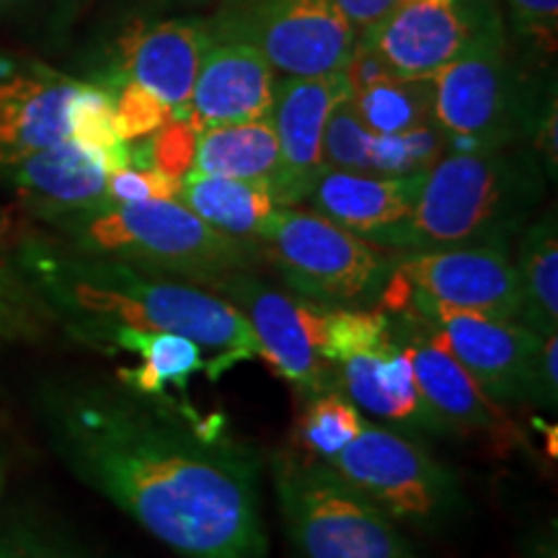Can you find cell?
Wrapping results in <instances>:
<instances>
[{
	"label": "cell",
	"mask_w": 558,
	"mask_h": 558,
	"mask_svg": "<svg viewBox=\"0 0 558 558\" xmlns=\"http://www.w3.org/2000/svg\"><path fill=\"white\" fill-rule=\"evenodd\" d=\"M409 308L497 407L530 403V383L543 337L520 320L456 308L416 288H411Z\"/></svg>",
	"instance_id": "8fae6325"
},
{
	"label": "cell",
	"mask_w": 558,
	"mask_h": 558,
	"mask_svg": "<svg viewBox=\"0 0 558 558\" xmlns=\"http://www.w3.org/2000/svg\"><path fill=\"white\" fill-rule=\"evenodd\" d=\"M209 45L213 34L205 19L179 13L137 21L117 41V75L153 90L173 117H184Z\"/></svg>",
	"instance_id": "5bb4252c"
},
{
	"label": "cell",
	"mask_w": 558,
	"mask_h": 558,
	"mask_svg": "<svg viewBox=\"0 0 558 558\" xmlns=\"http://www.w3.org/2000/svg\"><path fill=\"white\" fill-rule=\"evenodd\" d=\"M329 465L399 525L442 530L463 512L456 473L414 437L383 424L367 422Z\"/></svg>",
	"instance_id": "ba28073f"
},
{
	"label": "cell",
	"mask_w": 558,
	"mask_h": 558,
	"mask_svg": "<svg viewBox=\"0 0 558 558\" xmlns=\"http://www.w3.org/2000/svg\"><path fill=\"white\" fill-rule=\"evenodd\" d=\"M264 262L290 292L326 308H373L396 254L303 207H279L262 243Z\"/></svg>",
	"instance_id": "52a82bcc"
},
{
	"label": "cell",
	"mask_w": 558,
	"mask_h": 558,
	"mask_svg": "<svg viewBox=\"0 0 558 558\" xmlns=\"http://www.w3.org/2000/svg\"><path fill=\"white\" fill-rule=\"evenodd\" d=\"M277 70L254 47L213 39L194 81L186 120L197 130L264 120L275 99Z\"/></svg>",
	"instance_id": "d6986e66"
},
{
	"label": "cell",
	"mask_w": 558,
	"mask_h": 558,
	"mask_svg": "<svg viewBox=\"0 0 558 558\" xmlns=\"http://www.w3.org/2000/svg\"><path fill=\"white\" fill-rule=\"evenodd\" d=\"M107 88L111 90V99H114V122L124 143L153 135L173 117V111L140 83L120 81Z\"/></svg>",
	"instance_id": "d6a6232c"
},
{
	"label": "cell",
	"mask_w": 558,
	"mask_h": 558,
	"mask_svg": "<svg viewBox=\"0 0 558 558\" xmlns=\"http://www.w3.org/2000/svg\"><path fill=\"white\" fill-rule=\"evenodd\" d=\"M34 0H0V9H21V5H29Z\"/></svg>",
	"instance_id": "ab89813d"
},
{
	"label": "cell",
	"mask_w": 558,
	"mask_h": 558,
	"mask_svg": "<svg viewBox=\"0 0 558 558\" xmlns=\"http://www.w3.org/2000/svg\"><path fill=\"white\" fill-rule=\"evenodd\" d=\"M13 259L47 316L88 344L111 329L181 333L209 354V380L259 360V341L243 313L199 284L81 254L58 235H24Z\"/></svg>",
	"instance_id": "7a4b0ae2"
},
{
	"label": "cell",
	"mask_w": 558,
	"mask_h": 558,
	"mask_svg": "<svg viewBox=\"0 0 558 558\" xmlns=\"http://www.w3.org/2000/svg\"><path fill=\"white\" fill-rule=\"evenodd\" d=\"M68 140L94 153L107 171L124 169L132 163L130 143L120 137L114 122V99L101 83L81 81L68 109Z\"/></svg>",
	"instance_id": "83f0119b"
},
{
	"label": "cell",
	"mask_w": 558,
	"mask_h": 558,
	"mask_svg": "<svg viewBox=\"0 0 558 558\" xmlns=\"http://www.w3.org/2000/svg\"><path fill=\"white\" fill-rule=\"evenodd\" d=\"M365 424V414L339 390H320L303 401V411L292 429V445L298 452L329 463L360 435Z\"/></svg>",
	"instance_id": "4316f807"
},
{
	"label": "cell",
	"mask_w": 558,
	"mask_h": 558,
	"mask_svg": "<svg viewBox=\"0 0 558 558\" xmlns=\"http://www.w3.org/2000/svg\"><path fill=\"white\" fill-rule=\"evenodd\" d=\"M352 107L360 122L375 135H399L435 122V88L432 78H386L354 90Z\"/></svg>",
	"instance_id": "484cf974"
},
{
	"label": "cell",
	"mask_w": 558,
	"mask_h": 558,
	"mask_svg": "<svg viewBox=\"0 0 558 558\" xmlns=\"http://www.w3.org/2000/svg\"><path fill=\"white\" fill-rule=\"evenodd\" d=\"M54 456L181 558H269L262 452L194 407L120 380L54 383L39 396Z\"/></svg>",
	"instance_id": "6da1fadb"
},
{
	"label": "cell",
	"mask_w": 558,
	"mask_h": 558,
	"mask_svg": "<svg viewBox=\"0 0 558 558\" xmlns=\"http://www.w3.org/2000/svg\"><path fill=\"white\" fill-rule=\"evenodd\" d=\"M471 32L469 0H401L386 19L357 32L401 78H432Z\"/></svg>",
	"instance_id": "e0dca14e"
},
{
	"label": "cell",
	"mask_w": 558,
	"mask_h": 558,
	"mask_svg": "<svg viewBox=\"0 0 558 558\" xmlns=\"http://www.w3.org/2000/svg\"><path fill=\"white\" fill-rule=\"evenodd\" d=\"M393 337L390 316L380 308H329L326 313V357L331 365L373 352Z\"/></svg>",
	"instance_id": "f546056e"
},
{
	"label": "cell",
	"mask_w": 558,
	"mask_h": 558,
	"mask_svg": "<svg viewBox=\"0 0 558 558\" xmlns=\"http://www.w3.org/2000/svg\"><path fill=\"white\" fill-rule=\"evenodd\" d=\"M0 494H3V465H0Z\"/></svg>",
	"instance_id": "60d3db41"
},
{
	"label": "cell",
	"mask_w": 558,
	"mask_h": 558,
	"mask_svg": "<svg viewBox=\"0 0 558 558\" xmlns=\"http://www.w3.org/2000/svg\"><path fill=\"white\" fill-rule=\"evenodd\" d=\"M81 81L26 62L0 75V166L68 140V109Z\"/></svg>",
	"instance_id": "ffe728a7"
},
{
	"label": "cell",
	"mask_w": 558,
	"mask_h": 558,
	"mask_svg": "<svg viewBox=\"0 0 558 558\" xmlns=\"http://www.w3.org/2000/svg\"><path fill=\"white\" fill-rule=\"evenodd\" d=\"M150 9L156 11H177V13H186V11H197L205 9V5H215V0H145Z\"/></svg>",
	"instance_id": "74e56055"
},
{
	"label": "cell",
	"mask_w": 558,
	"mask_h": 558,
	"mask_svg": "<svg viewBox=\"0 0 558 558\" xmlns=\"http://www.w3.org/2000/svg\"><path fill=\"white\" fill-rule=\"evenodd\" d=\"M514 248L452 246L416 254H396L393 269L411 288L427 292L439 303L476 311L484 316L520 320L522 295Z\"/></svg>",
	"instance_id": "4fadbf2b"
},
{
	"label": "cell",
	"mask_w": 558,
	"mask_h": 558,
	"mask_svg": "<svg viewBox=\"0 0 558 558\" xmlns=\"http://www.w3.org/2000/svg\"><path fill=\"white\" fill-rule=\"evenodd\" d=\"M81 254L181 279L213 290L235 271H259L264 248L209 228L179 199L104 202L50 226Z\"/></svg>",
	"instance_id": "5b68a950"
},
{
	"label": "cell",
	"mask_w": 558,
	"mask_h": 558,
	"mask_svg": "<svg viewBox=\"0 0 558 558\" xmlns=\"http://www.w3.org/2000/svg\"><path fill=\"white\" fill-rule=\"evenodd\" d=\"M199 130L186 120V117H171L163 128H158L153 135L130 143V166H153L171 177H184L192 171L194 148H197Z\"/></svg>",
	"instance_id": "4dcf8cb0"
},
{
	"label": "cell",
	"mask_w": 558,
	"mask_h": 558,
	"mask_svg": "<svg viewBox=\"0 0 558 558\" xmlns=\"http://www.w3.org/2000/svg\"><path fill=\"white\" fill-rule=\"evenodd\" d=\"M181 179L153 166H124L107 177V202L179 199Z\"/></svg>",
	"instance_id": "e575fe53"
},
{
	"label": "cell",
	"mask_w": 558,
	"mask_h": 558,
	"mask_svg": "<svg viewBox=\"0 0 558 558\" xmlns=\"http://www.w3.org/2000/svg\"><path fill=\"white\" fill-rule=\"evenodd\" d=\"M213 292L226 298L246 318L259 341V360L271 373L311 399L331 388L333 365L326 357V305L284 292L259 277V271H235L215 284Z\"/></svg>",
	"instance_id": "30bf717a"
},
{
	"label": "cell",
	"mask_w": 558,
	"mask_h": 558,
	"mask_svg": "<svg viewBox=\"0 0 558 558\" xmlns=\"http://www.w3.org/2000/svg\"><path fill=\"white\" fill-rule=\"evenodd\" d=\"M295 558H418L393 522L324 460L279 450L269 460Z\"/></svg>",
	"instance_id": "8992f818"
},
{
	"label": "cell",
	"mask_w": 558,
	"mask_h": 558,
	"mask_svg": "<svg viewBox=\"0 0 558 558\" xmlns=\"http://www.w3.org/2000/svg\"><path fill=\"white\" fill-rule=\"evenodd\" d=\"M331 388L357 407L362 414L380 418L383 427L403 435H448L445 424L418 393L409 349L390 337L373 352L337 362L331 369Z\"/></svg>",
	"instance_id": "2e32d148"
},
{
	"label": "cell",
	"mask_w": 558,
	"mask_h": 558,
	"mask_svg": "<svg viewBox=\"0 0 558 558\" xmlns=\"http://www.w3.org/2000/svg\"><path fill=\"white\" fill-rule=\"evenodd\" d=\"M422 179L424 173L369 177V173L324 169L305 202L313 213L369 241L409 218L422 190Z\"/></svg>",
	"instance_id": "44dd1931"
},
{
	"label": "cell",
	"mask_w": 558,
	"mask_h": 558,
	"mask_svg": "<svg viewBox=\"0 0 558 558\" xmlns=\"http://www.w3.org/2000/svg\"><path fill=\"white\" fill-rule=\"evenodd\" d=\"M90 344L104 349L137 354V367H120L117 380L145 399H158L177 407H192L190 380L197 373H207V354L197 341L171 331L145 329H111L96 337Z\"/></svg>",
	"instance_id": "7402d4cb"
},
{
	"label": "cell",
	"mask_w": 558,
	"mask_h": 558,
	"mask_svg": "<svg viewBox=\"0 0 558 558\" xmlns=\"http://www.w3.org/2000/svg\"><path fill=\"white\" fill-rule=\"evenodd\" d=\"M390 324H393L396 337L409 349L418 393L445 424L448 435L488 432L499 439L514 437L505 409L488 399L448 349L429 337L411 308L390 316Z\"/></svg>",
	"instance_id": "9a60e30c"
},
{
	"label": "cell",
	"mask_w": 558,
	"mask_h": 558,
	"mask_svg": "<svg viewBox=\"0 0 558 558\" xmlns=\"http://www.w3.org/2000/svg\"><path fill=\"white\" fill-rule=\"evenodd\" d=\"M352 99L344 68L324 75H282L275 83L269 122L279 143L271 192L279 207H298L324 171V135L331 111Z\"/></svg>",
	"instance_id": "7c38bea8"
},
{
	"label": "cell",
	"mask_w": 558,
	"mask_h": 558,
	"mask_svg": "<svg viewBox=\"0 0 558 558\" xmlns=\"http://www.w3.org/2000/svg\"><path fill=\"white\" fill-rule=\"evenodd\" d=\"M512 37L530 58L554 62L558 47V0H499Z\"/></svg>",
	"instance_id": "1f68e13d"
},
{
	"label": "cell",
	"mask_w": 558,
	"mask_h": 558,
	"mask_svg": "<svg viewBox=\"0 0 558 558\" xmlns=\"http://www.w3.org/2000/svg\"><path fill=\"white\" fill-rule=\"evenodd\" d=\"M546 190L548 173L533 145L448 150L424 173L409 218L369 243L393 254L452 246L514 248L538 215Z\"/></svg>",
	"instance_id": "3957f363"
},
{
	"label": "cell",
	"mask_w": 558,
	"mask_h": 558,
	"mask_svg": "<svg viewBox=\"0 0 558 558\" xmlns=\"http://www.w3.org/2000/svg\"><path fill=\"white\" fill-rule=\"evenodd\" d=\"M179 202L209 228L256 246L267 239L279 209L269 181L209 177L197 171H186L181 177Z\"/></svg>",
	"instance_id": "603a6c76"
},
{
	"label": "cell",
	"mask_w": 558,
	"mask_h": 558,
	"mask_svg": "<svg viewBox=\"0 0 558 558\" xmlns=\"http://www.w3.org/2000/svg\"><path fill=\"white\" fill-rule=\"evenodd\" d=\"M213 39L254 47L282 75H324L352 54V21L333 0H215Z\"/></svg>",
	"instance_id": "9c48e42d"
},
{
	"label": "cell",
	"mask_w": 558,
	"mask_h": 558,
	"mask_svg": "<svg viewBox=\"0 0 558 558\" xmlns=\"http://www.w3.org/2000/svg\"><path fill=\"white\" fill-rule=\"evenodd\" d=\"M333 3L352 21L354 32H365L386 19L401 0H333Z\"/></svg>",
	"instance_id": "8d00e7d4"
},
{
	"label": "cell",
	"mask_w": 558,
	"mask_h": 558,
	"mask_svg": "<svg viewBox=\"0 0 558 558\" xmlns=\"http://www.w3.org/2000/svg\"><path fill=\"white\" fill-rule=\"evenodd\" d=\"M448 153L442 132L435 122L399 135L369 132L362 158V173L369 177H416L427 173Z\"/></svg>",
	"instance_id": "f1b7e54d"
},
{
	"label": "cell",
	"mask_w": 558,
	"mask_h": 558,
	"mask_svg": "<svg viewBox=\"0 0 558 558\" xmlns=\"http://www.w3.org/2000/svg\"><path fill=\"white\" fill-rule=\"evenodd\" d=\"M192 171L271 184L279 173V143L269 117L199 130Z\"/></svg>",
	"instance_id": "d4e9b609"
},
{
	"label": "cell",
	"mask_w": 558,
	"mask_h": 558,
	"mask_svg": "<svg viewBox=\"0 0 558 558\" xmlns=\"http://www.w3.org/2000/svg\"><path fill=\"white\" fill-rule=\"evenodd\" d=\"M471 32L448 65L432 75L435 124L448 150H494L533 140L541 111L556 96L509 32L499 0H469Z\"/></svg>",
	"instance_id": "277c9868"
},
{
	"label": "cell",
	"mask_w": 558,
	"mask_h": 558,
	"mask_svg": "<svg viewBox=\"0 0 558 558\" xmlns=\"http://www.w3.org/2000/svg\"><path fill=\"white\" fill-rule=\"evenodd\" d=\"M512 254L522 295L520 324L543 339L558 333V222L554 207L527 222Z\"/></svg>",
	"instance_id": "cb8c5ba5"
},
{
	"label": "cell",
	"mask_w": 558,
	"mask_h": 558,
	"mask_svg": "<svg viewBox=\"0 0 558 558\" xmlns=\"http://www.w3.org/2000/svg\"><path fill=\"white\" fill-rule=\"evenodd\" d=\"M558 333L543 339L538 360L533 367V383H530V403L541 409L556 411L558 407Z\"/></svg>",
	"instance_id": "d590c367"
},
{
	"label": "cell",
	"mask_w": 558,
	"mask_h": 558,
	"mask_svg": "<svg viewBox=\"0 0 558 558\" xmlns=\"http://www.w3.org/2000/svg\"><path fill=\"white\" fill-rule=\"evenodd\" d=\"M0 177L47 228L107 202V166L73 140L0 166Z\"/></svg>",
	"instance_id": "ac0fdd59"
},
{
	"label": "cell",
	"mask_w": 558,
	"mask_h": 558,
	"mask_svg": "<svg viewBox=\"0 0 558 558\" xmlns=\"http://www.w3.org/2000/svg\"><path fill=\"white\" fill-rule=\"evenodd\" d=\"M0 558H94L50 527L29 520L0 522Z\"/></svg>",
	"instance_id": "836d02e7"
},
{
	"label": "cell",
	"mask_w": 558,
	"mask_h": 558,
	"mask_svg": "<svg viewBox=\"0 0 558 558\" xmlns=\"http://www.w3.org/2000/svg\"><path fill=\"white\" fill-rule=\"evenodd\" d=\"M13 246V220L9 209L0 205V267H3L5 259H9Z\"/></svg>",
	"instance_id": "f35d334b"
}]
</instances>
